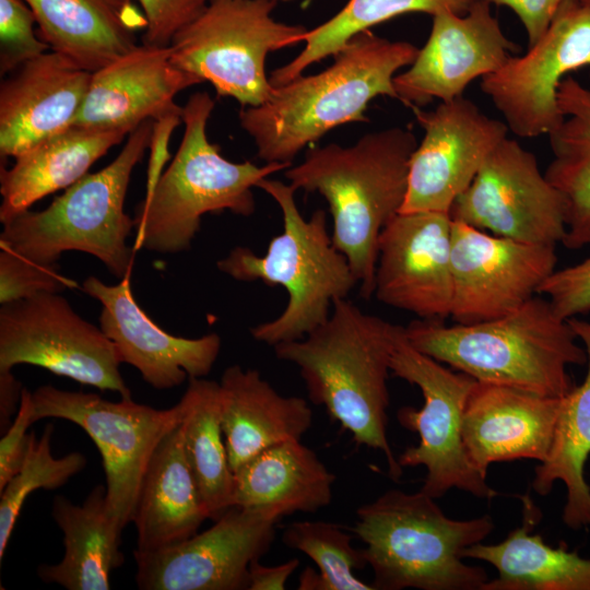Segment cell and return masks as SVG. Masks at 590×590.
Here are the masks:
<instances>
[{"label":"cell","instance_id":"cell-1","mask_svg":"<svg viewBox=\"0 0 590 590\" xmlns=\"http://www.w3.org/2000/svg\"><path fill=\"white\" fill-rule=\"evenodd\" d=\"M418 49L369 30L361 32L333 55L329 68L302 74L274 87L264 103L244 107L240 127L252 138L260 160L292 164L333 128L367 121L365 113L375 97L397 98L393 78L413 63Z\"/></svg>","mask_w":590,"mask_h":590},{"label":"cell","instance_id":"cell-2","mask_svg":"<svg viewBox=\"0 0 590 590\" xmlns=\"http://www.w3.org/2000/svg\"><path fill=\"white\" fill-rule=\"evenodd\" d=\"M400 328L340 298L329 319L305 338L273 346L279 359L297 366L314 404L324 406L358 446L385 455L394 481L403 468L387 436V380Z\"/></svg>","mask_w":590,"mask_h":590},{"label":"cell","instance_id":"cell-3","mask_svg":"<svg viewBox=\"0 0 590 590\" xmlns=\"http://www.w3.org/2000/svg\"><path fill=\"white\" fill-rule=\"evenodd\" d=\"M417 144L412 131L391 127L351 146L309 149L300 164L284 170L296 191L318 192L327 200L333 245L347 258L363 298L374 295L379 235L404 203Z\"/></svg>","mask_w":590,"mask_h":590},{"label":"cell","instance_id":"cell-4","mask_svg":"<svg viewBox=\"0 0 590 590\" xmlns=\"http://www.w3.org/2000/svg\"><path fill=\"white\" fill-rule=\"evenodd\" d=\"M404 333L416 350L476 381L544 397L566 396L575 387L568 367L587 363L569 321L536 295L496 319L453 326L418 319Z\"/></svg>","mask_w":590,"mask_h":590},{"label":"cell","instance_id":"cell-5","mask_svg":"<svg viewBox=\"0 0 590 590\" xmlns=\"http://www.w3.org/2000/svg\"><path fill=\"white\" fill-rule=\"evenodd\" d=\"M257 188L280 206L282 233L270 240L264 256L238 246L216 267L237 281H262L286 290L288 302L282 314L250 329L256 341L273 347L300 340L324 323L333 302L346 298L358 281L347 258L333 245L324 210H316L306 220L290 184L266 177Z\"/></svg>","mask_w":590,"mask_h":590},{"label":"cell","instance_id":"cell-6","mask_svg":"<svg viewBox=\"0 0 590 590\" xmlns=\"http://www.w3.org/2000/svg\"><path fill=\"white\" fill-rule=\"evenodd\" d=\"M493 529L489 515L451 519L435 498L396 488L359 506L352 528L366 545L375 590H482L486 571L465 564L462 552Z\"/></svg>","mask_w":590,"mask_h":590},{"label":"cell","instance_id":"cell-7","mask_svg":"<svg viewBox=\"0 0 590 590\" xmlns=\"http://www.w3.org/2000/svg\"><path fill=\"white\" fill-rule=\"evenodd\" d=\"M215 101L206 92L192 94L182 109L185 131L167 169L145 193L134 217L137 251L178 253L190 248L206 213L229 211L250 216L256 209L252 188L292 164L249 161L235 163L220 153L206 135Z\"/></svg>","mask_w":590,"mask_h":590},{"label":"cell","instance_id":"cell-8","mask_svg":"<svg viewBox=\"0 0 590 590\" xmlns=\"http://www.w3.org/2000/svg\"><path fill=\"white\" fill-rule=\"evenodd\" d=\"M153 120L128 134L118 156L87 173L44 210H26L2 223L0 245L42 266L64 251L94 256L120 280L131 275L137 250L127 245L134 219L123 210L133 168L150 149Z\"/></svg>","mask_w":590,"mask_h":590},{"label":"cell","instance_id":"cell-9","mask_svg":"<svg viewBox=\"0 0 590 590\" xmlns=\"http://www.w3.org/2000/svg\"><path fill=\"white\" fill-rule=\"evenodd\" d=\"M276 4L274 0H209L173 38V64L244 107L264 103L274 88L266 72L268 55L304 43L308 31L274 20Z\"/></svg>","mask_w":590,"mask_h":590},{"label":"cell","instance_id":"cell-10","mask_svg":"<svg viewBox=\"0 0 590 590\" xmlns=\"http://www.w3.org/2000/svg\"><path fill=\"white\" fill-rule=\"evenodd\" d=\"M390 370L417 386L424 399L422 408L403 406L397 413L399 423L420 437L417 445L406 447L398 458L402 468L426 469L420 491L435 499L452 488L481 499L496 497L498 492L474 469L463 446V409L476 380L416 350L402 326L394 339Z\"/></svg>","mask_w":590,"mask_h":590},{"label":"cell","instance_id":"cell-11","mask_svg":"<svg viewBox=\"0 0 590 590\" xmlns=\"http://www.w3.org/2000/svg\"><path fill=\"white\" fill-rule=\"evenodd\" d=\"M33 402L34 423L66 420L94 441L105 472L108 512L122 533L132 522L142 479L155 449L182 421L184 401L169 409H155L132 399L115 402L96 393L45 385L33 392Z\"/></svg>","mask_w":590,"mask_h":590},{"label":"cell","instance_id":"cell-12","mask_svg":"<svg viewBox=\"0 0 590 590\" xmlns=\"http://www.w3.org/2000/svg\"><path fill=\"white\" fill-rule=\"evenodd\" d=\"M20 364L131 399L114 343L59 293H40L1 305L0 370H12Z\"/></svg>","mask_w":590,"mask_h":590},{"label":"cell","instance_id":"cell-13","mask_svg":"<svg viewBox=\"0 0 590 590\" xmlns=\"http://www.w3.org/2000/svg\"><path fill=\"white\" fill-rule=\"evenodd\" d=\"M590 67V5L565 0L542 37L523 56H509L481 88L520 138L553 132L564 120L557 91L564 76Z\"/></svg>","mask_w":590,"mask_h":590},{"label":"cell","instance_id":"cell-14","mask_svg":"<svg viewBox=\"0 0 590 590\" xmlns=\"http://www.w3.org/2000/svg\"><path fill=\"white\" fill-rule=\"evenodd\" d=\"M450 215L491 234L531 244H563L567 231L562 194L540 172L534 154L508 138L456 199Z\"/></svg>","mask_w":590,"mask_h":590},{"label":"cell","instance_id":"cell-15","mask_svg":"<svg viewBox=\"0 0 590 590\" xmlns=\"http://www.w3.org/2000/svg\"><path fill=\"white\" fill-rule=\"evenodd\" d=\"M282 517L262 507L232 506L208 530L156 551H133L141 590H245L249 566L275 536Z\"/></svg>","mask_w":590,"mask_h":590},{"label":"cell","instance_id":"cell-16","mask_svg":"<svg viewBox=\"0 0 590 590\" xmlns=\"http://www.w3.org/2000/svg\"><path fill=\"white\" fill-rule=\"evenodd\" d=\"M555 247L497 236L452 220L450 317L469 324L515 311L556 270Z\"/></svg>","mask_w":590,"mask_h":590},{"label":"cell","instance_id":"cell-17","mask_svg":"<svg viewBox=\"0 0 590 590\" xmlns=\"http://www.w3.org/2000/svg\"><path fill=\"white\" fill-rule=\"evenodd\" d=\"M412 108L424 137L410 160L400 212L450 213L488 155L507 138L508 127L463 96L441 102L430 111Z\"/></svg>","mask_w":590,"mask_h":590},{"label":"cell","instance_id":"cell-18","mask_svg":"<svg viewBox=\"0 0 590 590\" xmlns=\"http://www.w3.org/2000/svg\"><path fill=\"white\" fill-rule=\"evenodd\" d=\"M452 217L441 212H400L382 228L375 273L376 298L425 320L451 315Z\"/></svg>","mask_w":590,"mask_h":590},{"label":"cell","instance_id":"cell-19","mask_svg":"<svg viewBox=\"0 0 590 590\" xmlns=\"http://www.w3.org/2000/svg\"><path fill=\"white\" fill-rule=\"evenodd\" d=\"M517 50L485 0L475 1L463 15H433L426 44L410 68L393 78L397 99L411 107L434 98L450 102L462 96L471 81L500 68Z\"/></svg>","mask_w":590,"mask_h":590},{"label":"cell","instance_id":"cell-20","mask_svg":"<svg viewBox=\"0 0 590 590\" xmlns=\"http://www.w3.org/2000/svg\"><path fill=\"white\" fill-rule=\"evenodd\" d=\"M128 275L108 285L88 276L82 291L102 304L99 328L114 343L121 363L139 370L143 380L160 390L180 386L187 378H203L221 350V338L173 335L160 328L140 307Z\"/></svg>","mask_w":590,"mask_h":590},{"label":"cell","instance_id":"cell-21","mask_svg":"<svg viewBox=\"0 0 590 590\" xmlns=\"http://www.w3.org/2000/svg\"><path fill=\"white\" fill-rule=\"evenodd\" d=\"M202 83L175 67L170 48L138 45L92 72L90 86L74 125L129 134L146 120L181 118L178 93Z\"/></svg>","mask_w":590,"mask_h":590},{"label":"cell","instance_id":"cell-22","mask_svg":"<svg viewBox=\"0 0 590 590\" xmlns=\"http://www.w3.org/2000/svg\"><path fill=\"white\" fill-rule=\"evenodd\" d=\"M562 398L475 381L462 415L463 446L474 469L486 477L488 467L496 462H543L552 446Z\"/></svg>","mask_w":590,"mask_h":590},{"label":"cell","instance_id":"cell-23","mask_svg":"<svg viewBox=\"0 0 590 590\" xmlns=\"http://www.w3.org/2000/svg\"><path fill=\"white\" fill-rule=\"evenodd\" d=\"M92 72L48 50L0 84V155L15 157L74 125Z\"/></svg>","mask_w":590,"mask_h":590},{"label":"cell","instance_id":"cell-24","mask_svg":"<svg viewBox=\"0 0 590 590\" xmlns=\"http://www.w3.org/2000/svg\"><path fill=\"white\" fill-rule=\"evenodd\" d=\"M220 403L233 473L272 446L302 440L312 425V411L305 399L280 394L258 370L239 365L223 371Z\"/></svg>","mask_w":590,"mask_h":590},{"label":"cell","instance_id":"cell-25","mask_svg":"<svg viewBox=\"0 0 590 590\" xmlns=\"http://www.w3.org/2000/svg\"><path fill=\"white\" fill-rule=\"evenodd\" d=\"M38 36L81 68L95 72L138 46L134 30L146 26L130 0H24Z\"/></svg>","mask_w":590,"mask_h":590},{"label":"cell","instance_id":"cell-26","mask_svg":"<svg viewBox=\"0 0 590 590\" xmlns=\"http://www.w3.org/2000/svg\"><path fill=\"white\" fill-rule=\"evenodd\" d=\"M206 519L185 455L180 423L158 444L143 475L132 518L135 548L156 551L181 543Z\"/></svg>","mask_w":590,"mask_h":590},{"label":"cell","instance_id":"cell-27","mask_svg":"<svg viewBox=\"0 0 590 590\" xmlns=\"http://www.w3.org/2000/svg\"><path fill=\"white\" fill-rule=\"evenodd\" d=\"M126 137L123 131L72 125L16 155L12 167L0 169L1 223L80 180Z\"/></svg>","mask_w":590,"mask_h":590},{"label":"cell","instance_id":"cell-28","mask_svg":"<svg viewBox=\"0 0 590 590\" xmlns=\"http://www.w3.org/2000/svg\"><path fill=\"white\" fill-rule=\"evenodd\" d=\"M522 521L496 544L467 547L463 558L491 564L497 571L482 590H590V558L552 547L533 529L542 514L529 495L521 497Z\"/></svg>","mask_w":590,"mask_h":590},{"label":"cell","instance_id":"cell-29","mask_svg":"<svg viewBox=\"0 0 590 590\" xmlns=\"http://www.w3.org/2000/svg\"><path fill=\"white\" fill-rule=\"evenodd\" d=\"M335 475L302 440L272 446L234 471L233 506L262 507L282 518L332 502Z\"/></svg>","mask_w":590,"mask_h":590},{"label":"cell","instance_id":"cell-30","mask_svg":"<svg viewBox=\"0 0 590 590\" xmlns=\"http://www.w3.org/2000/svg\"><path fill=\"white\" fill-rule=\"evenodd\" d=\"M51 516L63 534L64 552L54 565L43 564L38 577L68 590H108L113 570L123 563L121 533L110 518L106 486L96 485L81 505L57 495Z\"/></svg>","mask_w":590,"mask_h":590},{"label":"cell","instance_id":"cell-31","mask_svg":"<svg viewBox=\"0 0 590 590\" xmlns=\"http://www.w3.org/2000/svg\"><path fill=\"white\" fill-rule=\"evenodd\" d=\"M587 353L583 381L562 398L552 446L547 458L534 468L533 491L547 495L556 482L566 488L562 519L566 527H590V486L585 467L590 456V321L568 319Z\"/></svg>","mask_w":590,"mask_h":590},{"label":"cell","instance_id":"cell-32","mask_svg":"<svg viewBox=\"0 0 590 590\" xmlns=\"http://www.w3.org/2000/svg\"><path fill=\"white\" fill-rule=\"evenodd\" d=\"M557 104L564 120L548 134L553 160L544 175L565 201L563 245L580 249L590 244V88L567 76Z\"/></svg>","mask_w":590,"mask_h":590},{"label":"cell","instance_id":"cell-33","mask_svg":"<svg viewBox=\"0 0 590 590\" xmlns=\"http://www.w3.org/2000/svg\"><path fill=\"white\" fill-rule=\"evenodd\" d=\"M184 450L209 519L233 506L234 473L221 422L220 382L189 378L180 398Z\"/></svg>","mask_w":590,"mask_h":590},{"label":"cell","instance_id":"cell-34","mask_svg":"<svg viewBox=\"0 0 590 590\" xmlns=\"http://www.w3.org/2000/svg\"><path fill=\"white\" fill-rule=\"evenodd\" d=\"M477 0H349L331 19L308 30L302 51L269 76L276 87L304 74L312 63L335 55L353 36L397 15L422 12L463 15Z\"/></svg>","mask_w":590,"mask_h":590},{"label":"cell","instance_id":"cell-35","mask_svg":"<svg viewBox=\"0 0 590 590\" xmlns=\"http://www.w3.org/2000/svg\"><path fill=\"white\" fill-rule=\"evenodd\" d=\"M54 425L48 423L39 437L31 432L25 459L19 472L0 491V562L26 498L37 489L54 491L64 485L86 465L79 451L56 458L51 452Z\"/></svg>","mask_w":590,"mask_h":590},{"label":"cell","instance_id":"cell-36","mask_svg":"<svg viewBox=\"0 0 590 590\" xmlns=\"http://www.w3.org/2000/svg\"><path fill=\"white\" fill-rule=\"evenodd\" d=\"M353 535L322 520L294 521L283 532V543L306 554L319 569L318 590H375L354 569L367 566L363 551L353 547Z\"/></svg>","mask_w":590,"mask_h":590},{"label":"cell","instance_id":"cell-37","mask_svg":"<svg viewBox=\"0 0 590 590\" xmlns=\"http://www.w3.org/2000/svg\"><path fill=\"white\" fill-rule=\"evenodd\" d=\"M79 286L59 272L58 264L42 266L0 245V303L60 293Z\"/></svg>","mask_w":590,"mask_h":590},{"label":"cell","instance_id":"cell-38","mask_svg":"<svg viewBox=\"0 0 590 590\" xmlns=\"http://www.w3.org/2000/svg\"><path fill=\"white\" fill-rule=\"evenodd\" d=\"M35 23V15L24 0H0L1 75L50 50L36 35Z\"/></svg>","mask_w":590,"mask_h":590},{"label":"cell","instance_id":"cell-39","mask_svg":"<svg viewBox=\"0 0 590 590\" xmlns=\"http://www.w3.org/2000/svg\"><path fill=\"white\" fill-rule=\"evenodd\" d=\"M554 310L564 319L590 311V256L582 261L555 270L539 287Z\"/></svg>","mask_w":590,"mask_h":590},{"label":"cell","instance_id":"cell-40","mask_svg":"<svg viewBox=\"0 0 590 590\" xmlns=\"http://www.w3.org/2000/svg\"><path fill=\"white\" fill-rule=\"evenodd\" d=\"M146 21L142 44L168 47L175 35L192 22L209 0H137Z\"/></svg>","mask_w":590,"mask_h":590},{"label":"cell","instance_id":"cell-41","mask_svg":"<svg viewBox=\"0 0 590 590\" xmlns=\"http://www.w3.org/2000/svg\"><path fill=\"white\" fill-rule=\"evenodd\" d=\"M33 392L23 388L19 410L0 439V491L22 467L25 459L31 433L28 427L34 423Z\"/></svg>","mask_w":590,"mask_h":590},{"label":"cell","instance_id":"cell-42","mask_svg":"<svg viewBox=\"0 0 590 590\" xmlns=\"http://www.w3.org/2000/svg\"><path fill=\"white\" fill-rule=\"evenodd\" d=\"M506 5L520 19L526 28L529 46L535 44L546 32L560 4L565 0H485Z\"/></svg>","mask_w":590,"mask_h":590},{"label":"cell","instance_id":"cell-43","mask_svg":"<svg viewBox=\"0 0 590 590\" xmlns=\"http://www.w3.org/2000/svg\"><path fill=\"white\" fill-rule=\"evenodd\" d=\"M299 566L297 558L275 566H266L259 559L249 566V590H283L286 581Z\"/></svg>","mask_w":590,"mask_h":590},{"label":"cell","instance_id":"cell-44","mask_svg":"<svg viewBox=\"0 0 590 590\" xmlns=\"http://www.w3.org/2000/svg\"><path fill=\"white\" fill-rule=\"evenodd\" d=\"M22 384L11 370H0V432L3 434L11 425L20 406Z\"/></svg>","mask_w":590,"mask_h":590},{"label":"cell","instance_id":"cell-45","mask_svg":"<svg viewBox=\"0 0 590 590\" xmlns=\"http://www.w3.org/2000/svg\"><path fill=\"white\" fill-rule=\"evenodd\" d=\"M314 0H303V3H302V7L303 8H306L307 5H309Z\"/></svg>","mask_w":590,"mask_h":590},{"label":"cell","instance_id":"cell-46","mask_svg":"<svg viewBox=\"0 0 590 590\" xmlns=\"http://www.w3.org/2000/svg\"><path fill=\"white\" fill-rule=\"evenodd\" d=\"M582 3L590 5V0H580Z\"/></svg>","mask_w":590,"mask_h":590},{"label":"cell","instance_id":"cell-47","mask_svg":"<svg viewBox=\"0 0 590 590\" xmlns=\"http://www.w3.org/2000/svg\"><path fill=\"white\" fill-rule=\"evenodd\" d=\"M274 1L279 2V1H291V0H274Z\"/></svg>","mask_w":590,"mask_h":590}]
</instances>
